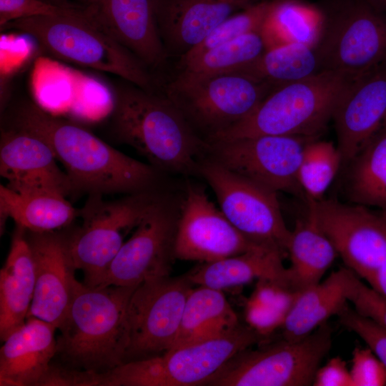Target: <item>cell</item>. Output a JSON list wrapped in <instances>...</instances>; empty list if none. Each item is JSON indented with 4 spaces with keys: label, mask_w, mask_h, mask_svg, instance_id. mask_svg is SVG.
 <instances>
[{
    "label": "cell",
    "mask_w": 386,
    "mask_h": 386,
    "mask_svg": "<svg viewBox=\"0 0 386 386\" xmlns=\"http://www.w3.org/2000/svg\"><path fill=\"white\" fill-rule=\"evenodd\" d=\"M332 119L346 165L386 128V64L349 80Z\"/></svg>",
    "instance_id": "ac0fdd59"
},
{
    "label": "cell",
    "mask_w": 386,
    "mask_h": 386,
    "mask_svg": "<svg viewBox=\"0 0 386 386\" xmlns=\"http://www.w3.org/2000/svg\"><path fill=\"white\" fill-rule=\"evenodd\" d=\"M346 165L350 200L386 212V128Z\"/></svg>",
    "instance_id": "4dcf8cb0"
},
{
    "label": "cell",
    "mask_w": 386,
    "mask_h": 386,
    "mask_svg": "<svg viewBox=\"0 0 386 386\" xmlns=\"http://www.w3.org/2000/svg\"><path fill=\"white\" fill-rule=\"evenodd\" d=\"M264 341L239 324L220 335L124 362L104 373L103 386H204L234 355Z\"/></svg>",
    "instance_id": "52a82bcc"
},
{
    "label": "cell",
    "mask_w": 386,
    "mask_h": 386,
    "mask_svg": "<svg viewBox=\"0 0 386 386\" xmlns=\"http://www.w3.org/2000/svg\"><path fill=\"white\" fill-rule=\"evenodd\" d=\"M347 299L359 314L386 329V297L365 284L352 271L348 281Z\"/></svg>",
    "instance_id": "e575fe53"
},
{
    "label": "cell",
    "mask_w": 386,
    "mask_h": 386,
    "mask_svg": "<svg viewBox=\"0 0 386 386\" xmlns=\"http://www.w3.org/2000/svg\"><path fill=\"white\" fill-rule=\"evenodd\" d=\"M256 0H159L157 23L168 59L199 45L223 21Z\"/></svg>",
    "instance_id": "44dd1931"
},
{
    "label": "cell",
    "mask_w": 386,
    "mask_h": 386,
    "mask_svg": "<svg viewBox=\"0 0 386 386\" xmlns=\"http://www.w3.org/2000/svg\"><path fill=\"white\" fill-rule=\"evenodd\" d=\"M321 71L315 46L303 43H289L267 49L255 61L235 71L275 87Z\"/></svg>",
    "instance_id": "f546056e"
},
{
    "label": "cell",
    "mask_w": 386,
    "mask_h": 386,
    "mask_svg": "<svg viewBox=\"0 0 386 386\" xmlns=\"http://www.w3.org/2000/svg\"><path fill=\"white\" fill-rule=\"evenodd\" d=\"M300 292L272 279H259L247 300L287 315Z\"/></svg>",
    "instance_id": "f35d334b"
},
{
    "label": "cell",
    "mask_w": 386,
    "mask_h": 386,
    "mask_svg": "<svg viewBox=\"0 0 386 386\" xmlns=\"http://www.w3.org/2000/svg\"><path fill=\"white\" fill-rule=\"evenodd\" d=\"M382 213L386 216V212H382Z\"/></svg>",
    "instance_id": "bcb514c9"
},
{
    "label": "cell",
    "mask_w": 386,
    "mask_h": 386,
    "mask_svg": "<svg viewBox=\"0 0 386 386\" xmlns=\"http://www.w3.org/2000/svg\"><path fill=\"white\" fill-rule=\"evenodd\" d=\"M7 124L43 139L65 169L73 192L127 194L161 189L163 173L111 147L77 123L25 99L13 107Z\"/></svg>",
    "instance_id": "6da1fadb"
},
{
    "label": "cell",
    "mask_w": 386,
    "mask_h": 386,
    "mask_svg": "<svg viewBox=\"0 0 386 386\" xmlns=\"http://www.w3.org/2000/svg\"><path fill=\"white\" fill-rule=\"evenodd\" d=\"M0 174L6 187L19 194L74 193L49 145L23 129L6 124L1 129Z\"/></svg>",
    "instance_id": "d6986e66"
},
{
    "label": "cell",
    "mask_w": 386,
    "mask_h": 386,
    "mask_svg": "<svg viewBox=\"0 0 386 386\" xmlns=\"http://www.w3.org/2000/svg\"><path fill=\"white\" fill-rule=\"evenodd\" d=\"M316 138L259 135L207 142V157L229 170L278 193L306 197L298 182L305 144Z\"/></svg>",
    "instance_id": "4fadbf2b"
},
{
    "label": "cell",
    "mask_w": 386,
    "mask_h": 386,
    "mask_svg": "<svg viewBox=\"0 0 386 386\" xmlns=\"http://www.w3.org/2000/svg\"><path fill=\"white\" fill-rule=\"evenodd\" d=\"M314 386H352L346 362L340 357L330 359L316 372Z\"/></svg>",
    "instance_id": "b9f144b4"
},
{
    "label": "cell",
    "mask_w": 386,
    "mask_h": 386,
    "mask_svg": "<svg viewBox=\"0 0 386 386\" xmlns=\"http://www.w3.org/2000/svg\"><path fill=\"white\" fill-rule=\"evenodd\" d=\"M315 45L322 71L353 79L386 64V14L363 0H327Z\"/></svg>",
    "instance_id": "ba28073f"
},
{
    "label": "cell",
    "mask_w": 386,
    "mask_h": 386,
    "mask_svg": "<svg viewBox=\"0 0 386 386\" xmlns=\"http://www.w3.org/2000/svg\"><path fill=\"white\" fill-rule=\"evenodd\" d=\"M137 287L81 282L57 329L56 363L98 373L123 364L129 345L128 305Z\"/></svg>",
    "instance_id": "3957f363"
},
{
    "label": "cell",
    "mask_w": 386,
    "mask_h": 386,
    "mask_svg": "<svg viewBox=\"0 0 386 386\" xmlns=\"http://www.w3.org/2000/svg\"><path fill=\"white\" fill-rule=\"evenodd\" d=\"M332 346L326 322L298 340L247 348L229 359L204 386H309Z\"/></svg>",
    "instance_id": "30bf717a"
},
{
    "label": "cell",
    "mask_w": 386,
    "mask_h": 386,
    "mask_svg": "<svg viewBox=\"0 0 386 386\" xmlns=\"http://www.w3.org/2000/svg\"><path fill=\"white\" fill-rule=\"evenodd\" d=\"M56 330L29 317L2 341L0 386H39L56 353Z\"/></svg>",
    "instance_id": "7402d4cb"
},
{
    "label": "cell",
    "mask_w": 386,
    "mask_h": 386,
    "mask_svg": "<svg viewBox=\"0 0 386 386\" xmlns=\"http://www.w3.org/2000/svg\"><path fill=\"white\" fill-rule=\"evenodd\" d=\"M157 91L209 141L249 116L275 86L239 72L155 74Z\"/></svg>",
    "instance_id": "5b68a950"
},
{
    "label": "cell",
    "mask_w": 386,
    "mask_h": 386,
    "mask_svg": "<svg viewBox=\"0 0 386 386\" xmlns=\"http://www.w3.org/2000/svg\"><path fill=\"white\" fill-rule=\"evenodd\" d=\"M271 0L254 3L219 24L199 45L179 59H189L243 35L261 31Z\"/></svg>",
    "instance_id": "836d02e7"
},
{
    "label": "cell",
    "mask_w": 386,
    "mask_h": 386,
    "mask_svg": "<svg viewBox=\"0 0 386 386\" xmlns=\"http://www.w3.org/2000/svg\"><path fill=\"white\" fill-rule=\"evenodd\" d=\"M267 50L260 31L220 44L189 59H178L177 73L212 75L237 71L258 59Z\"/></svg>",
    "instance_id": "1f68e13d"
},
{
    "label": "cell",
    "mask_w": 386,
    "mask_h": 386,
    "mask_svg": "<svg viewBox=\"0 0 386 386\" xmlns=\"http://www.w3.org/2000/svg\"><path fill=\"white\" fill-rule=\"evenodd\" d=\"M95 23L137 56L154 74L164 71L168 57L157 23L159 0H79Z\"/></svg>",
    "instance_id": "ffe728a7"
},
{
    "label": "cell",
    "mask_w": 386,
    "mask_h": 386,
    "mask_svg": "<svg viewBox=\"0 0 386 386\" xmlns=\"http://www.w3.org/2000/svg\"><path fill=\"white\" fill-rule=\"evenodd\" d=\"M322 71L273 89L247 118L208 142L259 135L317 138L332 119L349 80Z\"/></svg>",
    "instance_id": "8992f818"
},
{
    "label": "cell",
    "mask_w": 386,
    "mask_h": 386,
    "mask_svg": "<svg viewBox=\"0 0 386 386\" xmlns=\"http://www.w3.org/2000/svg\"><path fill=\"white\" fill-rule=\"evenodd\" d=\"M341 165L340 152L332 142L316 138L305 144L297 177L306 201L322 199Z\"/></svg>",
    "instance_id": "d6a6232c"
},
{
    "label": "cell",
    "mask_w": 386,
    "mask_h": 386,
    "mask_svg": "<svg viewBox=\"0 0 386 386\" xmlns=\"http://www.w3.org/2000/svg\"><path fill=\"white\" fill-rule=\"evenodd\" d=\"M103 373L79 370L51 362L39 386H102Z\"/></svg>",
    "instance_id": "ab89813d"
},
{
    "label": "cell",
    "mask_w": 386,
    "mask_h": 386,
    "mask_svg": "<svg viewBox=\"0 0 386 386\" xmlns=\"http://www.w3.org/2000/svg\"><path fill=\"white\" fill-rule=\"evenodd\" d=\"M352 386L386 385V367L370 347H355L350 370Z\"/></svg>",
    "instance_id": "74e56055"
},
{
    "label": "cell",
    "mask_w": 386,
    "mask_h": 386,
    "mask_svg": "<svg viewBox=\"0 0 386 386\" xmlns=\"http://www.w3.org/2000/svg\"><path fill=\"white\" fill-rule=\"evenodd\" d=\"M284 257L276 249L260 246L237 255L202 263L187 274L194 285L219 290L263 278L279 281L289 286L287 268L282 263Z\"/></svg>",
    "instance_id": "cb8c5ba5"
},
{
    "label": "cell",
    "mask_w": 386,
    "mask_h": 386,
    "mask_svg": "<svg viewBox=\"0 0 386 386\" xmlns=\"http://www.w3.org/2000/svg\"><path fill=\"white\" fill-rule=\"evenodd\" d=\"M287 315L247 300L244 309L247 325L259 336L267 340L275 330L280 329Z\"/></svg>",
    "instance_id": "60d3db41"
},
{
    "label": "cell",
    "mask_w": 386,
    "mask_h": 386,
    "mask_svg": "<svg viewBox=\"0 0 386 386\" xmlns=\"http://www.w3.org/2000/svg\"><path fill=\"white\" fill-rule=\"evenodd\" d=\"M35 290L34 262L25 229L16 226L0 270V338L4 341L27 319Z\"/></svg>",
    "instance_id": "603a6c76"
},
{
    "label": "cell",
    "mask_w": 386,
    "mask_h": 386,
    "mask_svg": "<svg viewBox=\"0 0 386 386\" xmlns=\"http://www.w3.org/2000/svg\"><path fill=\"white\" fill-rule=\"evenodd\" d=\"M287 254L291 262L287 268V283L297 292L320 282L338 255L308 209L291 230Z\"/></svg>",
    "instance_id": "484cf974"
},
{
    "label": "cell",
    "mask_w": 386,
    "mask_h": 386,
    "mask_svg": "<svg viewBox=\"0 0 386 386\" xmlns=\"http://www.w3.org/2000/svg\"><path fill=\"white\" fill-rule=\"evenodd\" d=\"M112 132L162 173L198 175L208 142L162 92L122 79L112 87Z\"/></svg>",
    "instance_id": "7a4b0ae2"
},
{
    "label": "cell",
    "mask_w": 386,
    "mask_h": 386,
    "mask_svg": "<svg viewBox=\"0 0 386 386\" xmlns=\"http://www.w3.org/2000/svg\"><path fill=\"white\" fill-rule=\"evenodd\" d=\"M257 1H263V0H256Z\"/></svg>",
    "instance_id": "7dc6e473"
},
{
    "label": "cell",
    "mask_w": 386,
    "mask_h": 386,
    "mask_svg": "<svg viewBox=\"0 0 386 386\" xmlns=\"http://www.w3.org/2000/svg\"><path fill=\"white\" fill-rule=\"evenodd\" d=\"M179 208L165 194L124 242L97 286H138L170 276Z\"/></svg>",
    "instance_id": "5bb4252c"
},
{
    "label": "cell",
    "mask_w": 386,
    "mask_h": 386,
    "mask_svg": "<svg viewBox=\"0 0 386 386\" xmlns=\"http://www.w3.org/2000/svg\"><path fill=\"white\" fill-rule=\"evenodd\" d=\"M161 189L127 194L109 201L91 194L79 210L81 224L69 231V247L84 284L97 286L126 240L125 237L165 194Z\"/></svg>",
    "instance_id": "9c48e42d"
},
{
    "label": "cell",
    "mask_w": 386,
    "mask_h": 386,
    "mask_svg": "<svg viewBox=\"0 0 386 386\" xmlns=\"http://www.w3.org/2000/svg\"><path fill=\"white\" fill-rule=\"evenodd\" d=\"M71 1V0H70Z\"/></svg>",
    "instance_id": "c3c4849f"
},
{
    "label": "cell",
    "mask_w": 386,
    "mask_h": 386,
    "mask_svg": "<svg viewBox=\"0 0 386 386\" xmlns=\"http://www.w3.org/2000/svg\"><path fill=\"white\" fill-rule=\"evenodd\" d=\"M6 29L30 36L44 51L58 59L156 91L154 74L95 23L85 4L71 14L17 19L1 28Z\"/></svg>",
    "instance_id": "277c9868"
},
{
    "label": "cell",
    "mask_w": 386,
    "mask_h": 386,
    "mask_svg": "<svg viewBox=\"0 0 386 386\" xmlns=\"http://www.w3.org/2000/svg\"><path fill=\"white\" fill-rule=\"evenodd\" d=\"M239 324L237 315L222 290L197 285L188 295L172 348L220 335Z\"/></svg>",
    "instance_id": "83f0119b"
},
{
    "label": "cell",
    "mask_w": 386,
    "mask_h": 386,
    "mask_svg": "<svg viewBox=\"0 0 386 386\" xmlns=\"http://www.w3.org/2000/svg\"><path fill=\"white\" fill-rule=\"evenodd\" d=\"M66 197L50 193L19 194L0 185V232L11 217L16 226L31 232H53L69 227L79 216Z\"/></svg>",
    "instance_id": "4316f807"
},
{
    "label": "cell",
    "mask_w": 386,
    "mask_h": 386,
    "mask_svg": "<svg viewBox=\"0 0 386 386\" xmlns=\"http://www.w3.org/2000/svg\"><path fill=\"white\" fill-rule=\"evenodd\" d=\"M183 199L174 243L176 259L212 262L263 246L239 232L202 188L189 183Z\"/></svg>",
    "instance_id": "2e32d148"
},
{
    "label": "cell",
    "mask_w": 386,
    "mask_h": 386,
    "mask_svg": "<svg viewBox=\"0 0 386 386\" xmlns=\"http://www.w3.org/2000/svg\"><path fill=\"white\" fill-rule=\"evenodd\" d=\"M351 270L332 272L324 281L300 292L280 328L282 338L301 340L348 305L347 286Z\"/></svg>",
    "instance_id": "d4e9b609"
},
{
    "label": "cell",
    "mask_w": 386,
    "mask_h": 386,
    "mask_svg": "<svg viewBox=\"0 0 386 386\" xmlns=\"http://www.w3.org/2000/svg\"><path fill=\"white\" fill-rule=\"evenodd\" d=\"M25 235L35 269V290L27 317L41 319L58 329L81 283L75 277L69 231L25 229Z\"/></svg>",
    "instance_id": "e0dca14e"
},
{
    "label": "cell",
    "mask_w": 386,
    "mask_h": 386,
    "mask_svg": "<svg viewBox=\"0 0 386 386\" xmlns=\"http://www.w3.org/2000/svg\"><path fill=\"white\" fill-rule=\"evenodd\" d=\"M198 175L211 187L220 210L239 232L257 244L287 256L291 230L283 219L276 192L207 156L199 162Z\"/></svg>",
    "instance_id": "8fae6325"
},
{
    "label": "cell",
    "mask_w": 386,
    "mask_h": 386,
    "mask_svg": "<svg viewBox=\"0 0 386 386\" xmlns=\"http://www.w3.org/2000/svg\"><path fill=\"white\" fill-rule=\"evenodd\" d=\"M44 2L62 6V7H74L79 5V4L72 3L70 0H41Z\"/></svg>",
    "instance_id": "f6af8a7d"
},
{
    "label": "cell",
    "mask_w": 386,
    "mask_h": 386,
    "mask_svg": "<svg viewBox=\"0 0 386 386\" xmlns=\"http://www.w3.org/2000/svg\"><path fill=\"white\" fill-rule=\"evenodd\" d=\"M376 10L386 14V0H363Z\"/></svg>",
    "instance_id": "ee69618b"
},
{
    "label": "cell",
    "mask_w": 386,
    "mask_h": 386,
    "mask_svg": "<svg viewBox=\"0 0 386 386\" xmlns=\"http://www.w3.org/2000/svg\"><path fill=\"white\" fill-rule=\"evenodd\" d=\"M307 209L347 268L367 280L386 262V216L336 199H307Z\"/></svg>",
    "instance_id": "9a60e30c"
},
{
    "label": "cell",
    "mask_w": 386,
    "mask_h": 386,
    "mask_svg": "<svg viewBox=\"0 0 386 386\" xmlns=\"http://www.w3.org/2000/svg\"><path fill=\"white\" fill-rule=\"evenodd\" d=\"M366 282L372 289L386 297V262Z\"/></svg>",
    "instance_id": "7bdbcfd3"
},
{
    "label": "cell",
    "mask_w": 386,
    "mask_h": 386,
    "mask_svg": "<svg viewBox=\"0 0 386 386\" xmlns=\"http://www.w3.org/2000/svg\"><path fill=\"white\" fill-rule=\"evenodd\" d=\"M82 7H62L41 0H0V28L20 19L37 16H56L77 11Z\"/></svg>",
    "instance_id": "8d00e7d4"
},
{
    "label": "cell",
    "mask_w": 386,
    "mask_h": 386,
    "mask_svg": "<svg viewBox=\"0 0 386 386\" xmlns=\"http://www.w3.org/2000/svg\"><path fill=\"white\" fill-rule=\"evenodd\" d=\"M337 317L340 322L357 334L386 367V329L348 305Z\"/></svg>",
    "instance_id": "d590c367"
},
{
    "label": "cell",
    "mask_w": 386,
    "mask_h": 386,
    "mask_svg": "<svg viewBox=\"0 0 386 386\" xmlns=\"http://www.w3.org/2000/svg\"><path fill=\"white\" fill-rule=\"evenodd\" d=\"M322 21L320 5L302 0H271L260 32L267 49L289 43L315 46Z\"/></svg>",
    "instance_id": "f1b7e54d"
},
{
    "label": "cell",
    "mask_w": 386,
    "mask_h": 386,
    "mask_svg": "<svg viewBox=\"0 0 386 386\" xmlns=\"http://www.w3.org/2000/svg\"><path fill=\"white\" fill-rule=\"evenodd\" d=\"M193 285L184 274L152 279L135 288L127 309L129 345L124 362L157 356L173 347Z\"/></svg>",
    "instance_id": "7c38bea8"
}]
</instances>
